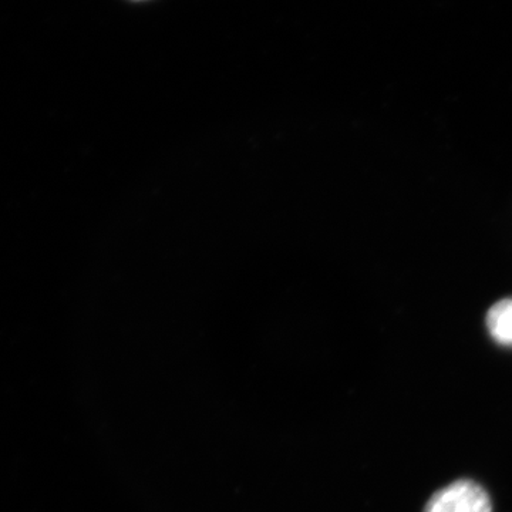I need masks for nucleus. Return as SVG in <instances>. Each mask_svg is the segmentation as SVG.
Instances as JSON below:
<instances>
[{
  "instance_id": "1",
  "label": "nucleus",
  "mask_w": 512,
  "mask_h": 512,
  "mask_svg": "<svg viewBox=\"0 0 512 512\" xmlns=\"http://www.w3.org/2000/svg\"><path fill=\"white\" fill-rule=\"evenodd\" d=\"M424 512H493L490 495L476 481L458 480L441 488Z\"/></svg>"
},
{
  "instance_id": "2",
  "label": "nucleus",
  "mask_w": 512,
  "mask_h": 512,
  "mask_svg": "<svg viewBox=\"0 0 512 512\" xmlns=\"http://www.w3.org/2000/svg\"><path fill=\"white\" fill-rule=\"evenodd\" d=\"M488 332L495 342L512 346V299L495 303L487 315Z\"/></svg>"
}]
</instances>
